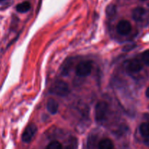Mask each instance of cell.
<instances>
[{
	"instance_id": "6da1fadb",
	"label": "cell",
	"mask_w": 149,
	"mask_h": 149,
	"mask_svg": "<svg viewBox=\"0 0 149 149\" xmlns=\"http://www.w3.org/2000/svg\"><path fill=\"white\" fill-rule=\"evenodd\" d=\"M49 91L58 96H66L70 93L68 85L63 80H57L51 86Z\"/></svg>"
},
{
	"instance_id": "7a4b0ae2",
	"label": "cell",
	"mask_w": 149,
	"mask_h": 149,
	"mask_svg": "<svg viewBox=\"0 0 149 149\" xmlns=\"http://www.w3.org/2000/svg\"><path fill=\"white\" fill-rule=\"evenodd\" d=\"M109 105L104 101L97 102L95 106V120L97 122H101L106 118L107 115Z\"/></svg>"
},
{
	"instance_id": "3957f363",
	"label": "cell",
	"mask_w": 149,
	"mask_h": 149,
	"mask_svg": "<svg viewBox=\"0 0 149 149\" xmlns=\"http://www.w3.org/2000/svg\"><path fill=\"white\" fill-rule=\"evenodd\" d=\"M92 68L93 66L91 61H81L76 67V74L79 77H87L91 73Z\"/></svg>"
},
{
	"instance_id": "277c9868",
	"label": "cell",
	"mask_w": 149,
	"mask_h": 149,
	"mask_svg": "<svg viewBox=\"0 0 149 149\" xmlns=\"http://www.w3.org/2000/svg\"><path fill=\"white\" fill-rule=\"evenodd\" d=\"M37 132V127L35 124H30L26 127L22 134V140L24 143H30Z\"/></svg>"
},
{
	"instance_id": "5b68a950",
	"label": "cell",
	"mask_w": 149,
	"mask_h": 149,
	"mask_svg": "<svg viewBox=\"0 0 149 149\" xmlns=\"http://www.w3.org/2000/svg\"><path fill=\"white\" fill-rule=\"evenodd\" d=\"M125 67L128 72L137 73L142 70L143 65L139 60L130 59L125 62Z\"/></svg>"
},
{
	"instance_id": "8992f818",
	"label": "cell",
	"mask_w": 149,
	"mask_h": 149,
	"mask_svg": "<svg viewBox=\"0 0 149 149\" xmlns=\"http://www.w3.org/2000/svg\"><path fill=\"white\" fill-rule=\"evenodd\" d=\"M132 18L138 22L145 20L148 17V11L142 7H138L132 10Z\"/></svg>"
},
{
	"instance_id": "52a82bcc",
	"label": "cell",
	"mask_w": 149,
	"mask_h": 149,
	"mask_svg": "<svg viewBox=\"0 0 149 149\" xmlns=\"http://www.w3.org/2000/svg\"><path fill=\"white\" fill-rule=\"evenodd\" d=\"M132 30L131 23L127 20H122L116 26V31L121 35H127Z\"/></svg>"
},
{
	"instance_id": "ba28073f",
	"label": "cell",
	"mask_w": 149,
	"mask_h": 149,
	"mask_svg": "<svg viewBox=\"0 0 149 149\" xmlns=\"http://www.w3.org/2000/svg\"><path fill=\"white\" fill-rule=\"evenodd\" d=\"M47 109L52 115L58 112V103L54 99H49L47 102Z\"/></svg>"
},
{
	"instance_id": "9c48e42d",
	"label": "cell",
	"mask_w": 149,
	"mask_h": 149,
	"mask_svg": "<svg viewBox=\"0 0 149 149\" xmlns=\"http://www.w3.org/2000/svg\"><path fill=\"white\" fill-rule=\"evenodd\" d=\"M98 149H113V143L109 138H105L100 140L98 143Z\"/></svg>"
},
{
	"instance_id": "30bf717a",
	"label": "cell",
	"mask_w": 149,
	"mask_h": 149,
	"mask_svg": "<svg viewBox=\"0 0 149 149\" xmlns=\"http://www.w3.org/2000/svg\"><path fill=\"white\" fill-rule=\"evenodd\" d=\"M31 8V4L29 1H24V2L20 3L17 5L16 7V10L17 12L21 13H26V12L29 11Z\"/></svg>"
},
{
	"instance_id": "8fae6325",
	"label": "cell",
	"mask_w": 149,
	"mask_h": 149,
	"mask_svg": "<svg viewBox=\"0 0 149 149\" xmlns=\"http://www.w3.org/2000/svg\"><path fill=\"white\" fill-rule=\"evenodd\" d=\"M140 131L141 134H142L143 137H146L149 136V122L143 123L141 126H140Z\"/></svg>"
},
{
	"instance_id": "7c38bea8",
	"label": "cell",
	"mask_w": 149,
	"mask_h": 149,
	"mask_svg": "<svg viewBox=\"0 0 149 149\" xmlns=\"http://www.w3.org/2000/svg\"><path fill=\"white\" fill-rule=\"evenodd\" d=\"M72 63L73 62L71 61V59L68 60V61L65 63V64H64L63 67L62 72H61L63 75H67V74L69 73L71 67H72Z\"/></svg>"
},
{
	"instance_id": "4fadbf2b",
	"label": "cell",
	"mask_w": 149,
	"mask_h": 149,
	"mask_svg": "<svg viewBox=\"0 0 149 149\" xmlns=\"http://www.w3.org/2000/svg\"><path fill=\"white\" fill-rule=\"evenodd\" d=\"M78 148V142L77 138H71L68 142V144L67 145L65 149H77Z\"/></svg>"
},
{
	"instance_id": "5bb4252c",
	"label": "cell",
	"mask_w": 149,
	"mask_h": 149,
	"mask_svg": "<svg viewBox=\"0 0 149 149\" xmlns=\"http://www.w3.org/2000/svg\"><path fill=\"white\" fill-rule=\"evenodd\" d=\"M47 149H63V146L58 141H52L48 145Z\"/></svg>"
},
{
	"instance_id": "9a60e30c",
	"label": "cell",
	"mask_w": 149,
	"mask_h": 149,
	"mask_svg": "<svg viewBox=\"0 0 149 149\" xmlns=\"http://www.w3.org/2000/svg\"><path fill=\"white\" fill-rule=\"evenodd\" d=\"M142 60L146 65L149 66V50L146 51L142 54Z\"/></svg>"
},
{
	"instance_id": "2e32d148",
	"label": "cell",
	"mask_w": 149,
	"mask_h": 149,
	"mask_svg": "<svg viewBox=\"0 0 149 149\" xmlns=\"http://www.w3.org/2000/svg\"><path fill=\"white\" fill-rule=\"evenodd\" d=\"M107 15L109 16H112L116 13V7L113 5H110L107 8Z\"/></svg>"
},
{
	"instance_id": "e0dca14e",
	"label": "cell",
	"mask_w": 149,
	"mask_h": 149,
	"mask_svg": "<svg viewBox=\"0 0 149 149\" xmlns=\"http://www.w3.org/2000/svg\"><path fill=\"white\" fill-rule=\"evenodd\" d=\"M131 45H127V46L125 47V48H123V50H124V51H129V50H130V49H132V48H133V47L135 46V45H133V46H131Z\"/></svg>"
},
{
	"instance_id": "ac0fdd59",
	"label": "cell",
	"mask_w": 149,
	"mask_h": 149,
	"mask_svg": "<svg viewBox=\"0 0 149 149\" xmlns=\"http://www.w3.org/2000/svg\"><path fill=\"white\" fill-rule=\"evenodd\" d=\"M144 143H145V144L147 145H149V136H148V137H145V140H144Z\"/></svg>"
},
{
	"instance_id": "d6986e66",
	"label": "cell",
	"mask_w": 149,
	"mask_h": 149,
	"mask_svg": "<svg viewBox=\"0 0 149 149\" xmlns=\"http://www.w3.org/2000/svg\"><path fill=\"white\" fill-rule=\"evenodd\" d=\"M146 95L147 97L149 98V87L147 89L146 91Z\"/></svg>"
},
{
	"instance_id": "ffe728a7",
	"label": "cell",
	"mask_w": 149,
	"mask_h": 149,
	"mask_svg": "<svg viewBox=\"0 0 149 149\" xmlns=\"http://www.w3.org/2000/svg\"><path fill=\"white\" fill-rule=\"evenodd\" d=\"M141 1H146V0H141Z\"/></svg>"
}]
</instances>
